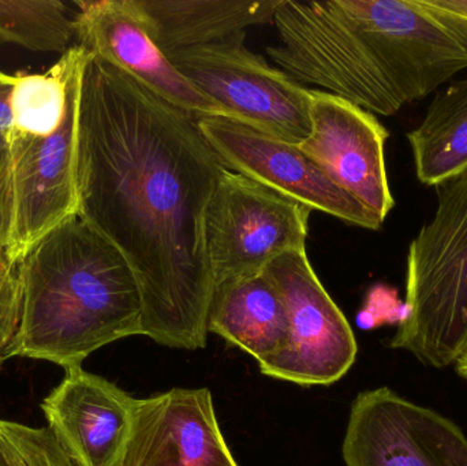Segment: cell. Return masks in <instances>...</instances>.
I'll use <instances>...</instances> for the list:
<instances>
[{
    "label": "cell",
    "instance_id": "cell-20",
    "mask_svg": "<svg viewBox=\"0 0 467 466\" xmlns=\"http://www.w3.org/2000/svg\"><path fill=\"white\" fill-rule=\"evenodd\" d=\"M18 262L0 246V327L13 334V338L18 326Z\"/></svg>",
    "mask_w": 467,
    "mask_h": 466
},
{
    "label": "cell",
    "instance_id": "cell-6",
    "mask_svg": "<svg viewBox=\"0 0 467 466\" xmlns=\"http://www.w3.org/2000/svg\"><path fill=\"white\" fill-rule=\"evenodd\" d=\"M244 41L246 33L239 32L167 57L234 120L290 144H301L312 131L313 89L269 65L261 55L250 51Z\"/></svg>",
    "mask_w": 467,
    "mask_h": 466
},
{
    "label": "cell",
    "instance_id": "cell-16",
    "mask_svg": "<svg viewBox=\"0 0 467 466\" xmlns=\"http://www.w3.org/2000/svg\"><path fill=\"white\" fill-rule=\"evenodd\" d=\"M153 43L166 57L272 21L280 0H137Z\"/></svg>",
    "mask_w": 467,
    "mask_h": 466
},
{
    "label": "cell",
    "instance_id": "cell-5",
    "mask_svg": "<svg viewBox=\"0 0 467 466\" xmlns=\"http://www.w3.org/2000/svg\"><path fill=\"white\" fill-rule=\"evenodd\" d=\"M435 189V212L409 245L405 315L389 347L441 369L467 339V169Z\"/></svg>",
    "mask_w": 467,
    "mask_h": 466
},
{
    "label": "cell",
    "instance_id": "cell-18",
    "mask_svg": "<svg viewBox=\"0 0 467 466\" xmlns=\"http://www.w3.org/2000/svg\"><path fill=\"white\" fill-rule=\"evenodd\" d=\"M76 38V11L59 0H0V40L30 51L66 54Z\"/></svg>",
    "mask_w": 467,
    "mask_h": 466
},
{
    "label": "cell",
    "instance_id": "cell-24",
    "mask_svg": "<svg viewBox=\"0 0 467 466\" xmlns=\"http://www.w3.org/2000/svg\"><path fill=\"white\" fill-rule=\"evenodd\" d=\"M11 342H13V334L0 327V366H2L3 361L10 358Z\"/></svg>",
    "mask_w": 467,
    "mask_h": 466
},
{
    "label": "cell",
    "instance_id": "cell-15",
    "mask_svg": "<svg viewBox=\"0 0 467 466\" xmlns=\"http://www.w3.org/2000/svg\"><path fill=\"white\" fill-rule=\"evenodd\" d=\"M208 333L226 339L258 364L285 350L290 341L287 306L266 271L213 290Z\"/></svg>",
    "mask_w": 467,
    "mask_h": 466
},
{
    "label": "cell",
    "instance_id": "cell-9",
    "mask_svg": "<svg viewBox=\"0 0 467 466\" xmlns=\"http://www.w3.org/2000/svg\"><path fill=\"white\" fill-rule=\"evenodd\" d=\"M342 454L346 466H467V438L441 413L379 388L351 404Z\"/></svg>",
    "mask_w": 467,
    "mask_h": 466
},
{
    "label": "cell",
    "instance_id": "cell-21",
    "mask_svg": "<svg viewBox=\"0 0 467 466\" xmlns=\"http://www.w3.org/2000/svg\"><path fill=\"white\" fill-rule=\"evenodd\" d=\"M16 76L0 71V147L7 148L8 133L13 125V92Z\"/></svg>",
    "mask_w": 467,
    "mask_h": 466
},
{
    "label": "cell",
    "instance_id": "cell-25",
    "mask_svg": "<svg viewBox=\"0 0 467 466\" xmlns=\"http://www.w3.org/2000/svg\"><path fill=\"white\" fill-rule=\"evenodd\" d=\"M454 367L457 374L467 382V339L462 350H461L460 356L455 360Z\"/></svg>",
    "mask_w": 467,
    "mask_h": 466
},
{
    "label": "cell",
    "instance_id": "cell-14",
    "mask_svg": "<svg viewBox=\"0 0 467 466\" xmlns=\"http://www.w3.org/2000/svg\"><path fill=\"white\" fill-rule=\"evenodd\" d=\"M41 404L48 429L76 466H119L136 399L82 367L65 369Z\"/></svg>",
    "mask_w": 467,
    "mask_h": 466
},
{
    "label": "cell",
    "instance_id": "cell-17",
    "mask_svg": "<svg viewBox=\"0 0 467 466\" xmlns=\"http://www.w3.org/2000/svg\"><path fill=\"white\" fill-rule=\"evenodd\" d=\"M414 169L425 186L441 185L467 169V78L436 93L421 123L408 133Z\"/></svg>",
    "mask_w": 467,
    "mask_h": 466
},
{
    "label": "cell",
    "instance_id": "cell-19",
    "mask_svg": "<svg viewBox=\"0 0 467 466\" xmlns=\"http://www.w3.org/2000/svg\"><path fill=\"white\" fill-rule=\"evenodd\" d=\"M0 466H76L48 427L0 420Z\"/></svg>",
    "mask_w": 467,
    "mask_h": 466
},
{
    "label": "cell",
    "instance_id": "cell-2",
    "mask_svg": "<svg viewBox=\"0 0 467 466\" xmlns=\"http://www.w3.org/2000/svg\"><path fill=\"white\" fill-rule=\"evenodd\" d=\"M272 62L301 85L391 117L467 68V44L428 0H280Z\"/></svg>",
    "mask_w": 467,
    "mask_h": 466
},
{
    "label": "cell",
    "instance_id": "cell-3",
    "mask_svg": "<svg viewBox=\"0 0 467 466\" xmlns=\"http://www.w3.org/2000/svg\"><path fill=\"white\" fill-rule=\"evenodd\" d=\"M18 326L10 357L82 367L93 352L142 336L139 282L119 249L78 213L18 260Z\"/></svg>",
    "mask_w": 467,
    "mask_h": 466
},
{
    "label": "cell",
    "instance_id": "cell-12",
    "mask_svg": "<svg viewBox=\"0 0 467 466\" xmlns=\"http://www.w3.org/2000/svg\"><path fill=\"white\" fill-rule=\"evenodd\" d=\"M74 5L77 46L130 74L194 117L233 119L226 109L199 92L153 43L137 0H87Z\"/></svg>",
    "mask_w": 467,
    "mask_h": 466
},
{
    "label": "cell",
    "instance_id": "cell-11",
    "mask_svg": "<svg viewBox=\"0 0 467 466\" xmlns=\"http://www.w3.org/2000/svg\"><path fill=\"white\" fill-rule=\"evenodd\" d=\"M310 120V136L296 147L384 224L395 207L387 174L386 126L372 112L318 89H313Z\"/></svg>",
    "mask_w": 467,
    "mask_h": 466
},
{
    "label": "cell",
    "instance_id": "cell-7",
    "mask_svg": "<svg viewBox=\"0 0 467 466\" xmlns=\"http://www.w3.org/2000/svg\"><path fill=\"white\" fill-rule=\"evenodd\" d=\"M310 213L306 205L226 170L207 212L213 290L264 273L276 257L305 249Z\"/></svg>",
    "mask_w": 467,
    "mask_h": 466
},
{
    "label": "cell",
    "instance_id": "cell-1",
    "mask_svg": "<svg viewBox=\"0 0 467 466\" xmlns=\"http://www.w3.org/2000/svg\"><path fill=\"white\" fill-rule=\"evenodd\" d=\"M226 170L199 118L88 52L77 213L128 260L141 292L142 336L163 347L207 345L213 295L207 212Z\"/></svg>",
    "mask_w": 467,
    "mask_h": 466
},
{
    "label": "cell",
    "instance_id": "cell-23",
    "mask_svg": "<svg viewBox=\"0 0 467 466\" xmlns=\"http://www.w3.org/2000/svg\"><path fill=\"white\" fill-rule=\"evenodd\" d=\"M5 148L0 147V246L5 249V223L2 211L3 177H5Z\"/></svg>",
    "mask_w": 467,
    "mask_h": 466
},
{
    "label": "cell",
    "instance_id": "cell-10",
    "mask_svg": "<svg viewBox=\"0 0 467 466\" xmlns=\"http://www.w3.org/2000/svg\"><path fill=\"white\" fill-rule=\"evenodd\" d=\"M199 126L230 171L353 226L367 230L383 226L296 145L230 118L202 117Z\"/></svg>",
    "mask_w": 467,
    "mask_h": 466
},
{
    "label": "cell",
    "instance_id": "cell-8",
    "mask_svg": "<svg viewBox=\"0 0 467 466\" xmlns=\"http://www.w3.org/2000/svg\"><path fill=\"white\" fill-rule=\"evenodd\" d=\"M282 293L290 319L283 352L258 364L261 374L301 386H329L357 360L350 323L316 275L306 251L288 252L266 267Z\"/></svg>",
    "mask_w": 467,
    "mask_h": 466
},
{
    "label": "cell",
    "instance_id": "cell-4",
    "mask_svg": "<svg viewBox=\"0 0 467 466\" xmlns=\"http://www.w3.org/2000/svg\"><path fill=\"white\" fill-rule=\"evenodd\" d=\"M87 54L74 46L44 73L16 76L3 178L5 251L14 262L77 212V122Z\"/></svg>",
    "mask_w": 467,
    "mask_h": 466
},
{
    "label": "cell",
    "instance_id": "cell-22",
    "mask_svg": "<svg viewBox=\"0 0 467 466\" xmlns=\"http://www.w3.org/2000/svg\"><path fill=\"white\" fill-rule=\"evenodd\" d=\"M431 7L443 16L467 44V0H428Z\"/></svg>",
    "mask_w": 467,
    "mask_h": 466
},
{
    "label": "cell",
    "instance_id": "cell-13",
    "mask_svg": "<svg viewBox=\"0 0 467 466\" xmlns=\"http://www.w3.org/2000/svg\"><path fill=\"white\" fill-rule=\"evenodd\" d=\"M119 466H239L208 388H172L136 399Z\"/></svg>",
    "mask_w": 467,
    "mask_h": 466
}]
</instances>
